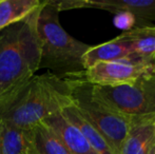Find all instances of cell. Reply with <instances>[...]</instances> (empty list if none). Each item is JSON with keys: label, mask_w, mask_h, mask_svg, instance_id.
<instances>
[{"label": "cell", "mask_w": 155, "mask_h": 154, "mask_svg": "<svg viewBox=\"0 0 155 154\" xmlns=\"http://www.w3.org/2000/svg\"><path fill=\"white\" fill-rule=\"evenodd\" d=\"M72 78L50 72L35 74L3 112L0 121L30 130L61 112L73 103Z\"/></svg>", "instance_id": "7a4b0ae2"}, {"label": "cell", "mask_w": 155, "mask_h": 154, "mask_svg": "<svg viewBox=\"0 0 155 154\" xmlns=\"http://www.w3.org/2000/svg\"><path fill=\"white\" fill-rule=\"evenodd\" d=\"M115 27L121 29L124 32L129 31L136 27V19L131 13L128 12H121L115 14V17L113 19Z\"/></svg>", "instance_id": "2e32d148"}, {"label": "cell", "mask_w": 155, "mask_h": 154, "mask_svg": "<svg viewBox=\"0 0 155 154\" xmlns=\"http://www.w3.org/2000/svg\"><path fill=\"white\" fill-rule=\"evenodd\" d=\"M59 12L73 8H97L117 14L131 13L136 19V27L150 25L155 21V0H62L51 1Z\"/></svg>", "instance_id": "52a82bcc"}, {"label": "cell", "mask_w": 155, "mask_h": 154, "mask_svg": "<svg viewBox=\"0 0 155 154\" xmlns=\"http://www.w3.org/2000/svg\"><path fill=\"white\" fill-rule=\"evenodd\" d=\"M135 55L129 48L127 41L121 35L111 39L101 44L90 47L82 57L84 70L94 66L97 62L112 61Z\"/></svg>", "instance_id": "30bf717a"}, {"label": "cell", "mask_w": 155, "mask_h": 154, "mask_svg": "<svg viewBox=\"0 0 155 154\" xmlns=\"http://www.w3.org/2000/svg\"><path fill=\"white\" fill-rule=\"evenodd\" d=\"M41 3L39 0H0V31L25 20Z\"/></svg>", "instance_id": "5bb4252c"}, {"label": "cell", "mask_w": 155, "mask_h": 154, "mask_svg": "<svg viewBox=\"0 0 155 154\" xmlns=\"http://www.w3.org/2000/svg\"><path fill=\"white\" fill-rule=\"evenodd\" d=\"M58 136L69 154H98L84 135L62 114L56 113L42 121Z\"/></svg>", "instance_id": "9c48e42d"}, {"label": "cell", "mask_w": 155, "mask_h": 154, "mask_svg": "<svg viewBox=\"0 0 155 154\" xmlns=\"http://www.w3.org/2000/svg\"><path fill=\"white\" fill-rule=\"evenodd\" d=\"M153 154H155V151H154V153H153Z\"/></svg>", "instance_id": "ac0fdd59"}, {"label": "cell", "mask_w": 155, "mask_h": 154, "mask_svg": "<svg viewBox=\"0 0 155 154\" xmlns=\"http://www.w3.org/2000/svg\"><path fill=\"white\" fill-rule=\"evenodd\" d=\"M34 12L0 31V117L39 70Z\"/></svg>", "instance_id": "6da1fadb"}, {"label": "cell", "mask_w": 155, "mask_h": 154, "mask_svg": "<svg viewBox=\"0 0 155 154\" xmlns=\"http://www.w3.org/2000/svg\"><path fill=\"white\" fill-rule=\"evenodd\" d=\"M35 31L40 48L39 69L62 77L84 74L82 57L90 48L64 31L59 22V11L50 0L42 1L34 12Z\"/></svg>", "instance_id": "3957f363"}, {"label": "cell", "mask_w": 155, "mask_h": 154, "mask_svg": "<svg viewBox=\"0 0 155 154\" xmlns=\"http://www.w3.org/2000/svg\"><path fill=\"white\" fill-rule=\"evenodd\" d=\"M155 119L130 120V128L118 154H153Z\"/></svg>", "instance_id": "ba28073f"}, {"label": "cell", "mask_w": 155, "mask_h": 154, "mask_svg": "<svg viewBox=\"0 0 155 154\" xmlns=\"http://www.w3.org/2000/svg\"><path fill=\"white\" fill-rule=\"evenodd\" d=\"M71 93L78 110L97 130L112 153L118 154L128 134L130 120L100 100L84 74L72 78Z\"/></svg>", "instance_id": "277c9868"}, {"label": "cell", "mask_w": 155, "mask_h": 154, "mask_svg": "<svg viewBox=\"0 0 155 154\" xmlns=\"http://www.w3.org/2000/svg\"><path fill=\"white\" fill-rule=\"evenodd\" d=\"M0 154H34L32 129L0 121Z\"/></svg>", "instance_id": "8fae6325"}, {"label": "cell", "mask_w": 155, "mask_h": 154, "mask_svg": "<svg viewBox=\"0 0 155 154\" xmlns=\"http://www.w3.org/2000/svg\"><path fill=\"white\" fill-rule=\"evenodd\" d=\"M32 136L34 154H69L55 132L43 123L33 128Z\"/></svg>", "instance_id": "9a60e30c"}, {"label": "cell", "mask_w": 155, "mask_h": 154, "mask_svg": "<svg viewBox=\"0 0 155 154\" xmlns=\"http://www.w3.org/2000/svg\"><path fill=\"white\" fill-rule=\"evenodd\" d=\"M154 128H155V123H154Z\"/></svg>", "instance_id": "e0dca14e"}, {"label": "cell", "mask_w": 155, "mask_h": 154, "mask_svg": "<svg viewBox=\"0 0 155 154\" xmlns=\"http://www.w3.org/2000/svg\"><path fill=\"white\" fill-rule=\"evenodd\" d=\"M155 67V58L131 55L112 61L97 62L84 70V77L89 84L100 87L128 84Z\"/></svg>", "instance_id": "8992f818"}, {"label": "cell", "mask_w": 155, "mask_h": 154, "mask_svg": "<svg viewBox=\"0 0 155 154\" xmlns=\"http://www.w3.org/2000/svg\"><path fill=\"white\" fill-rule=\"evenodd\" d=\"M60 113L76 129L79 130L80 133L86 137L89 144L95 149V151L98 154H113L111 149L109 148L108 144L104 142V139L98 133L97 130L91 125L90 121L78 110V108L74 103V100L71 105L65 107Z\"/></svg>", "instance_id": "7c38bea8"}, {"label": "cell", "mask_w": 155, "mask_h": 154, "mask_svg": "<svg viewBox=\"0 0 155 154\" xmlns=\"http://www.w3.org/2000/svg\"><path fill=\"white\" fill-rule=\"evenodd\" d=\"M133 54L155 58V25L137 27L120 34Z\"/></svg>", "instance_id": "4fadbf2b"}, {"label": "cell", "mask_w": 155, "mask_h": 154, "mask_svg": "<svg viewBox=\"0 0 155 154\" xmlns=\"http://www.w3.org/2000/svg\"><path fill=\"white\" fill-rule=\"evenodd\" d=\"M92 87L100 100L129 120L155 119V67L131 84Z\"/></svg>", "instance_id": "5b68a950"}]
</instances>
